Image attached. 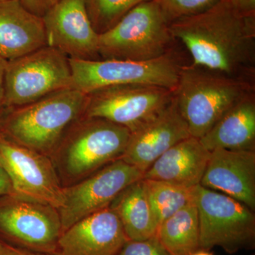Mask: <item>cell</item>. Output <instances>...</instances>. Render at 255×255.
<instances>
[{
	"label": "cell",
	"mask_w": 255,
	"mask_h": 255,
	"mask_svg": "<svg viewBox=\"0 0 255 255\" xmlns=\"http://www.w3.org/2000/svg\"><path fill=\"white\" fill-rule=\"evenodd\" d=\"M169 30L191 65L255 82V14L219 0L203 12L172 21Z\"/></svg>",
	"instance_id": "cell-1"
},
{
	"label": "cell",
	"mask_w": 255,
	"mask_h": 255,
	"mask_svg": "<svg viewBox=\"0 0 255 255\" xmlns=\"http://www.w3.org/2000/svg\"><path fill=\"white\" fill-rule=\"evenodd\" d=\"M130 133L127 128L98 117L82 116L74 121L49 156L62 187L122 159Z\"/></svg>",
	"instance_id": "cell-2"
},
{
	"label": "cell",
	"mask_w": 255,
	"mask_h": 255,
	"mask_svg": "<svg viewBox=\"0 0 255 255\" xmlns=\"http://www.w3.org/2000/svg\"><path fill=\"white\" fill-rule=\"evenodd\" d=\"M87 94L69 88L28 105L4 108L0 135L48 157L74 121L84 115Z\"/></svg>",
	"instance_id": "cell-3"
},
{
	"label": "cell",
	"mask_w": 255,
	"mask_h": 255,
	"mask_svg": "<svg viewBox=\"0 0 255 255\" xmlns=\"http://www.w3.org/2000/svg\"><path fill=\"white\" fill-rule=\"evenodd\" d=\"M174 96L191 136L201 138L225 114L255 92L246 81L191 65L183 67Z\"/></svg>",
	"instance_id": "cell-4"
},
{
	"label": "cell",
	"mask_w": 255,
	"mask_h": 255,
	"mask_svg": "<svg viewBox=\"0 0 255 255\" xmlns=\"http://www.w3.org/2000/svg\"><path fill=\"white\" fill-rule=\"evenodd\" d=\"M177 43L158 0H149L99 35V53L102 60L146 61L163 56L177 48Z\"/></svg>",
	"instance_id": "cell-5"
},
{
	"label": "cell",
	"mask_w": 255,
	"mask_h": 255,
	"mask_svg": "<svg viewBox=\"0 0 255 255\" xmlns=\"http://www.w3.org/2000/svg\"><path fill=\"white\" fill-rule=\"evenodd\" d=\"M70 64L71 88L88 94L102 87L129 84L155 85L174 92L181 70L188 63L177 47L163 56L146 61L70 59Z\"/></svg>",
	"instance_id": "cell-6"
},
{
	"label": "cell",
	"mask_w": 255,
	"mask_h": 255,
	"mask_svg": "<svg viewBox=\"0 0 255 255\" xmlns=\"http://www.w3.org/2000/svg\"><path fill=\"white\" fill-rule=\"evenodd\" d=\"M200 249L220 247L229 254L252 249L255 243V211L222 193L201 185L194 188Z\"/></svg>",
	"instance_id": "cell-7"
},
{
	"label": "cell",
	"mask_w": 255,
	"mask_h": 255,
	"mask_svg": "<svg viewBox=\"0 0 255 255\" xmlns=\"http://www.w3.org/2000/svg\"><path fill=\"white\" fill-rule=\"evenodd\" d=\"M70 59L65 53L44 46L7 61L4 108L21 107L71 88Z\"/></svg>",
	"instance_id": "cell-8"
},
{
	"label": "cell",
	"mask_w": 255,
	"mask_h": 255,
	"mask_svg": "<svg viewBox=\"0 0 255 255\" xmlns=\"http://www.w3.org/2000/svg\"><path fill=\"white\" fill-rule=\"evenodd\" d=\"M63 233L55 206L15 194L0 198V239L37 253L54 255Z\"/></svg>",
	"instance_id": "cell-9"
},
{
	"label": "cell",
	"mask_w": 255,
	"mask_h": 255,
	"mask_svg": "<svg viewBox=\"0 0 255 255\" xmlns=\"http://www.w3.org/2000/svg\"><path fill=\"white\" fill-rule=\"evenodd\" d=\"M83 116L107 119L135 131L172 102L174 92L155 85L129 84L102 87L87 94Z\"/></svg>",
	"instance_id": "cell-10"
},
{
	"label": "cell",
	"mask_w": 255,
	"mask_h": 255,
	"mask_svg": "<svg viewBox=\"0 0 255 255\" xmlns=\"http://www.w3.org/2000/svg\"><path fill=\"white\" fill-rule=\"evenodd\" d=\"M143 174L120 159L80 182L64 187L63 201L58 209L63 233L74 223L110 207L124 189L142 179Z\"/></svg>",
	"instance_id": "cell-11"
},
{
	"label": "cell",
	"mask_w": 255,
	"mask_h": 255,
	"mask_svg": "<svg viewBox=\"0 0 255 255\" xmlns=\"http://www.w3.org/2000/svg\"><path fill=\"white\" fill-rule=\"evenodd\" d=\"M0 163L9 177L14 194L59 209L63 188L48 155L0 135Z\"/></svg>",
	"instance_id": "cell-12"
},
{
	"label": "cell",
	"mask_w": 255,
	"mask_h": 255,
	"mask_svg": "<svg viewBox=\"0 0 255 255\" xmlns=\"http://www.w3.org/2000/svg\"><path fill=\"white\" fill-rule=\"evenodd\" d=\"M42 18L47 46L63 52L70 59L102 60L99 35L92 28L85 0H56Z\"/></svg>",
	"instance_id": "cell-13"
},
{
	"label": "cell",
	"mask_w": 255,
	"mask_h": 255,
	"mask_svg": "<svg viewBox=\"0 0 255 255\" xmlns=\"http://www.w3.org/2000/svg\"><path fill=\"white\" fill-rule=\"evenodd\" d=\"M190 136L174 96L155 118L130 133L122 159L145 172L166 151Z\"/></svg>",
	"instance_id": "cell-14"
},
{
	"label": "cell",
	"mask_w": 255,
	"mask_h": 255,
	"mask_svg": "<svg viewBox=\"0 0 255 255\" xmlns=\"http://www.w3.org/2000/svg\"><path fill=\"white\" fill-rule=\"evenodd\" d=\"M128 241L119 218L107 208L65 230L53 255H117Z\"/></svg>",
	"instance_id": "cell-15"
},
{
	"label": "cell",
	"mask_w": 255,
	"mask_h": 255,
	"mask_svg": "<svg viewBox=\"0 0 255 255\" xmlns=\"http://www.w3.org/2000/svg\"><path fill=\"white\" fill-rule=\"evenodd\" d=\"M255 211V151H211L200 184Z\"/></svg>",
	"instance_id": "cell-16"
},
{
	"label": "cell",
	"mask_w": 255,
	"mask_h": 255,
	"mask_svg": "<svg viewBox=\"0 0 255 255\" xmlns=\"http://www.w3.org/2000/svg\"><path fill=\"white\" fill-rule=\"evenodd\" d=\"M46 46L41 16L20 0L0 1V56L9 61Z\"/></svg>",
	"instance_id": "cell-17"
},
{
	"label": "cell",
	"mask_w": 255,
	"mask_h": 255,
	"mask_svg": "<svg viewBox=\"0 0 255 255\" xmlns=\"http://www.w3.org/2000/svg\"><path fill=\"white\" fill-rule=\"evenodd\" d=\"M210 154L199 138L187 137L156 159L144 172L142 179L195 187L200 184Z\"/></svg>",
	"instance_id": "cell-18"
},
{
	"label": "cell",
	"mask_w": 255,
	"mask_h": 255,
	"mask_svg": "<svg viewBox=\"0 0 255 255\" xmlns=\"http://www.w3.org/2000/svg\"><path fill=\"white\" fill-rule=\"evenodd\" d=\"M199 140L210 152L255 151V92L240 101Z\"/></svg>",
	"instance_id": "cell-19"
},
{
	"label": "cell",
	"mask_w": 255,
	"mask_h": 255,
	"mask_svg": "<svg viewBox=\"0 0 255 255\" xmlns=\"http://www.w3.org/2000/svg\"><path fill=\"white\" fill-rule=\"evenodd\" d=\"M129 241H145L156 236L159 224L143 179L124 189L110 204Z\"/></svg>",
	"instance_id": "cell-20"
},
{
	"label": "cell",
	"mask_w": 255,
	"mask_h": 255,
	"mask_svg": "<svg viewBox=\"0 0 255 255\" xmlns=\"http://www.w3.org/2000/svg\"><path fill=\"white\" fill-rule=\"evenodd\" d=\"M156 236L171 255H191L201 250L199 216L194 201L161 223Z\"/></svg>",
	"instance_id": "cell-21"
},
{
	"label": "cell",
	"mask_w": 255,
	"mask_h": 255,
	"mask_svg": "<svg viewBox=\"0 0 255 255\" xmlns=\"http://www.w3.org/2000/svg\"><path fill=\"white\" fill-rule=\"evenodd\" d=\"M144 181L159 226L179 210L194 202L196 187H186L152 179Z\"/></svg>",
	"instance_id": "cell-22"
},
{
	"label": "cell",
	"mask_w": 255,
	"mask_h": 255,
	"mask_svg": "<svg viewBox=\"0 0 255 255\" xmlns=\"http://www.w3.org/2000/svg\"><path fill=\"white\" fill-rule=\"evenodd\" d=\"M149 0H85L92 28L98 35L113 28L137 5Z\"/></svg>",
	"instance_id": "cell-23"
},
{
	"label": "cell",
	"mask_w": 255,
	"mask_h": 255,
	"mask_svg": "<svg viewBox=\"0 0 255 255\" xmlns=\"http://www.w3.org/2000/svg\"><path fill=\"white\" fill-rule=\"evenodd\" d=\"M219 0H158L169 23L179 18L203 12L214 6Z\"/></svg>",
	"instance_id": "cell-24"
},
{
	"label": "cell",
	"mask_w": 255,
	"mask_h": 255,
	"mask_svg": "<svg viewBox=\"0 0 255 255\" xmlns=\"http://www.w3.org/2000/svg\"><path fill=\"white\" fill-rule=\"evenodd\" d=\"M117 255H171L155 236L145 241H128Z\"/></svg>",
	"instance_id": "cell-25"
},
{
	"label": "cell",
	"mask_w": 255,
	"mask_h": 255,
	"mask_svg": "<svg viewBox=\"0 0 255 255\" xmlns=\"http://www.w3.org/2000/svg\"><path fill=\"white\" fill-rule=\"evenodd\" d=\"M25 8L33 14L42 16L48 11L56 0H20Z\"/></svg>",
	"instance_id": "cell-26"
},
{
	"label": "cell",
	"mask_w": 255,
	"mask_h": 255,
	"mask_svg": "<svg viewBox=\"0 0 255 255\" xmlns=\"http://www.w3.org/2000/svg\"><path fill=\"white\" fill-rule=\"evenodd\" d=\"M0 255H53L46 253H37L11 246L0 239Z\"/></svg>",
	"instance_id": "cell-27"
},
{
	"label": "cell",
	"mask_w": 255,
	"mask_h": 255,
	"mask_svg": "<svg viewBox=\"0 0 255 255\" xmlns=\"http://www.w3.org/2000/svg\"><path fill=\"white\" fill-rule=\"evenodd\" d=\"M14 194L12 187L7 174L0 163V198Z\"/></svg>",
	"instance_id": "cell-28"
},
{
	"label": "cell",
	"mask_w": 255,
	"mask_h": 255,
	"mask_svg": "<svg viewBox=\"0 0 255 255\" xmlns=\"http://www.w3.org/2000/svg\"><path fill=\"white\" fill-rule=\"evenodd\" d=\"M7 60L0 56V114L4 109V77Z\"/></svg>",
	"instance_id": "cell-29"
},
{
	"label": "cell",
	"mask_w": 255,
	"mask_h": 255,
	"mask_svg": "<svg viewBox=\"0 0 255 255\" xmlns=\"http://www.w3.org/2000/svg\"><path fill=\"white\" fill-rule=\"evenodd\" d=\"M238 9L248 14H255V0H229Z\"/></svg>",
	"instance_id": "cell-30"
},
{
	"label": "cell",
	"mask_w": 255,
	"mask_h": 255,
	"mask_svg": "<svg viewBox=\"0 0 255 255\" xmlns=\"http://www.w3.org/2000/svg\"><path fill=\"white\" fill-rule=\"evenodd\" d=\"M214 255L212 253H209L207 251H205V250H199V251L195 252V253H193L192 255Z\"/></svg>",
	"instance_id": "cell-31"
},
{
	"label": "cell",
	"mask_w": 255,
	"mask_h": 255,
	"mask_svg": "<svg viewBox=\"0 0 255 255\" xmlns=\"http://www.w3.org/2000/svg\"><path fill=\"white\" fill-rule=\"evenodd\" d=\"M0 1H4V0H0Z\"/></svg>",
	"instance_id": "cell-32"
}]
</instances>
